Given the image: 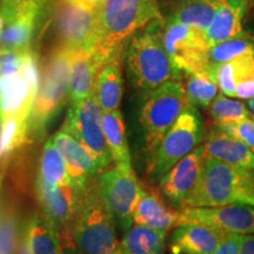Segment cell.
Segmentation results:
<instances>
[{
  "label": "cell",
  "mask_w": 254,
  "mask_h": 254,
  "mask_svg": "<svg viewBox=\"0 0 254 254\" xmlns=\"http://www.w3.org/2000/svg\"><path fill=\"white\" fill-rule=\"evenodd\" d=\"M160 19L157 0H104L97 8V26L91 52L101 66L122 56L125 41Z\"/></svg>",
  "instance_id": "1"
},
{
  "label": "cell",
  "mask_w": 254,
  "mask_h": 254,
  "mask_svg": "<svg viewBox=\"0 0 254 254\" xmlns=\"http://www.w3.org/2000/svg\"><path fill=\"white\" fill-rule=\"evenodd\" d=\"M254 206V174L206 158L201 176L182 208Z\"/></svg>",
  "instance_id": "2"
},
{
  "label": "cell",
  "mask_w": 254,
  "mask_h": 254,
  "mask_svg": "<svg viewBox=\"0 0 254 254\" xmlns=\"http://www.w3.org/2000/svg\"><path fill=\"white\" fill-rule=\"evenodd\" d=\"M114 226L98 180L93 178L81 192L71 227L73 239L85 254H116L119 245Z\"/></svg>",
  "instance_id": "3"
},
{
  "label": "cell",
  "mask_w": 254,
  "mask_h": 254,
  "mask_svg": "<svg viewBox=\"0 0 254 254\" xmlns=\"http://www.w3.org/2000/svg\"><path fill=\"white\" fill-rule=\"evenodd\" d=\"M73 51L58 45L46 56L41 67V81L28 117V133L41 136L69 97V77Z\"/></svg>",
  "instance_id": "4"
},
{
  "label": "cell",
  "mask_w": 254,
  "mask_h": 254,
  "mask_svg": "<svg viewBox=\"0 0 254 254\" xmlns=\"http://www.w3.org/2000/svg\"><path fill=\"white\" fill-rule=\"evenodd\" d=\"M189 106L186 88L180 79L165 82L160 87L148 92L139 114L148 161L166 133Z\"/></svg>",
  "instance_id": "5"
},
{
  "label": "cell",
  "mask_w": 254,
  "mask_h": 254,
  "mask_svg": "<svg viewBox=\"0 0 254 254\" xmlns=\"http://www.w3.org/2000/svg\"><path fill=\"white\" fill-rule=\"evenodd\" d=\"M127 68L133 85L147 92L180 78L165 50L163 39L152 28L132 38L127 53Z\"/></svg>",
  "instance_id": "6"
},
{
  "label": "cell",
  "mask_w": 254,
  "mask_h": 254,
  "mask_svg": "<svg viewBox=\"0 0 254 254\" xmlns=\"http://www.w3.org/2000/svg\"><path fill=\"white\" fill-rule=\"evenodd\" d=\"M202 120L195 107L190 106L166 133L148 161L147 172L153 180H160L168 171L198 147L202 139Z\"/></svg>",
  "instance_id": "7"
},
{
  "label": "cell",
  "mask_w": 254,
  "mask_h": 254,
  "mask_svg": "<svg viewBox=\"0 0 254 254\" xmlns=\"http://www.w3.org/2000/svg\"><path fill=\"white\" fill-rule=\"evenodd\" d=\"M104 112L94 94L69 107L62 131L74 136L97 159L100 170L105 171L113 158L104 131Z\"/></svg>",
  "instance_id": "8"
},
{
  "label": "cell",
  "mask_w": 254,
  "mask_h": 254,
  "mask_svg": "<svg viewBox=\"0 0 254 254\" xmlns=\"http://www.w3.org/2000/svg\"><path fill=\"white\" fill-rule=\"evenodd\" d=\"M39 63L33 50H28L21 69L0 77V123L17 117L28 119L40 85Z\"/></svg>",
  "instance_id": "9"
},
{
  "label": "cell",
  "mask_w": 254,
  "mask_h": 254,
  "mask_svg": "<svg viewBox=\"0 0 254 254\" xmlns=\"http://www.w3.org/2000/svg\"><path fill=\"white\" fill-rule=\"evenodd\" d=\"M163 44L178 72H204L208 67L209 46L205 32L170 19L165 26Z\"/></svg>",
  "instance_id": "10"
},
{
  "label": "cell",
  "mask_w": 254,
  "mask_h": 254,
  "mask_svg": "<svg viewBox=\"0 0 254 254\" xmlns=\"http://www.w3.org/2000/svg\"><path fill=\"white\" fill-rule=\"evenodd\" d=\"M97 180L114 225L125 233L134 224L133 208L141 189L134 171L132 167L114 166L100 172Z\"/></svg>",
  "instance_id": "11"
},
{
  "label": "cell",
  "mask_w": 254,
  "mask_h": 254,
  "mask_svg": "<svg viewBox=\"0 0 254 254\" xmlns=\"http://www.w3.org/2000/svg\"><path fill=\"white\" fill-rule=\"evenodd\" d=\"M199 224L225 233L254 234V206L227 205L218 207H185L179 211L178 225Z\"/></svg>",
  "instance_id": "12"
},
{
  "label": "cell",
  "mask_w": 254,
  "mask_h": 254,
  "mask_svg": "<svg viewBox=\"0 0 254 254\" xmlns=\"http://www.w3.org/2000/svg\"><path fill=\"white\" fill-rule=\"evenodd\" d=\"M56 26L59 45L71 51H91L97 26V9L84 8L71 0H59Z\"/></svg>",
  "instance_id": "13"
},
{
  "label": "cell",
  "mask_w": 254,
  "mask_h": 254,
  "mask_svg": "<svg viewBox=\"0 0 254 254\" xmlns=\"http://www.w3.org/2000/svg\"><path fill=\"white\" fill-rule=\"evenodd\" d=\"M82 190L73 185H50L40 177L37 178L36 192L43 215L58 228L60 233L71 231Z\"/></svg>",
  "instance_id": "14"
},
{
  "label": "cell",
  "mask_w": 254,
  "mask_h": 254,
  "mask_svg": "<svg viewBox=\"0 0 254 254\" xmlns=\"http://www.w3.org/2000/svg\"><path fill=\"white\" fill-rule=\"evenodd\" d=\"M205 160L204 147L198 146L159 180L161 194L173 207H182L187 195L194 189L201 176Z\"/></svg>",
  "instance_id": "15"
},
{
  "label": "cell",
  "mask_w": 254,
  "mask_h": 254,
  "mask_svg": "<svg viewBox=\"0 0 254 254\" xmlns=\"http://www.w3.org/2000/svg\"><path fill=\"white\" fill-rule=\"evenodd\" d=\"M52 140L65 160L72 185L82 190L101 172L97 159L74 136L62 129L52 136Z\"/></svg>",
  "instance_id": "16"
},
{
  "label": "cell",
  "mask_w": 254,
  "mask_h": 254,
  "mask_svg": "<svg viewBox=\"0 0 254 254\" xmlns=\"http://www.w3.org/2000/svg\"><path fill=\"white\" fill-rule=\"evenodd\" d=\"M206 158L254 174V152L251 147L224 132L218 125L208 129L202 144Z\"/></svg>",
  "instance_id": "17"
},
{
  "label": "cell",
  "mask_w": 254,
  "mask_h": 254,
  "mask_svg": "<svg viewBox=\"0 0 254 254\" xmlns=\"http://www.w3.org/2000/svg\"><path fill=\"white\" fill-rule=\"evenodd\" d=\"M226 233L199 224L178 225L168 238L172 254H214Z\"/></svg>",
  "instance_id": "18"
},
{
  "label": "cell",
  "mask_w": 254,
  "mask_h": 254,
  "mask_svg": "<svg viewBox=\"0 0 254 254\" xmlns=\"http://www.w3.org/2000/svg\"><path fill=\"white\" fill-rule=\"evenodd\" d=\"M247 0H218L211 24L205 32L209 46L243 36V18Z\"/></svg>",
  "instance_id": "19"
},
{
  "label": "cell",
  "mask_w": 254,
  "mask_h": 254,
  "mask_svg": "<svg viewBox=\"0 0 254 254\" xmlns=\"http://www.w3.org/2000/svg\"><path fill=\"white\" fill-rule=\"evenodd\" d=\"M179 212L168 207L164 199L154 190L140 189L138 200L133 208V222L167 232L177 226Z\"/></svg>",
  "instance_id": "20"
},
{
  "label": "cell",
  "mask_w": 254,
  "mask_h": 254,
  "mask_svg": "<svg viewBox=\"0 0 254 254\" xmlns=\"http://www.w3.org/2000/svg\"><path fill=\"white\" fill-rule=\"evenodd\" d=\"M103 66L91 51H73L69 77V100L78 104L94 94L95 80Z\"/></svg>",
  "instance_id": "21"
},
{
  "label": "cell",
  "mask_w": 254,
  "mask_h": 254,
  "mask_svg": "<svg viewBox=\"0 0 254 254\" xmlns=\"http://www.w3.org/2000/svg\"><path fill=\"white\" fill-rule=\"evenodd\" d=\"M94 95L104 113L118 110L123 97L120 57L112 58L101 67L95 80Z\"/></svg>",
  "instance_id": "22"
},
{
  "label": "cell",
  "mask_w": 254,
  "mask_h": 254,
  "mask_svg": "<svg viewBox=\"0 0 254 254\" xmlns=\"http://www.w3.org/2000/svg\"><path fill=\"white\" fill-rule=\"evenodd\" d=\"M166 233L145 225L133 224L124 233L119 249L127 254H165Z\"/></svg>",
  "instance_id": "23"
},
{
  "label": "cell",
  "mask_w": 254,
  "mask_h": 254,
  "mask_svg": "<svg viewBox=\"0 0 254 254\" xmlns=\"http://www.w3.org/2000/svg\"><path fill=\"white\" fill-rule=\"evenodd\" d=\"M31 254H59L62 237L55 225L44 215L34 214L25 226Z\"/></svg>",
  "instance_id": "24"
},
{
  "label": "cell",
  "mask_w": 254,
  "mask_h": 254,
  "mask_svg": "<svg viewBox=\"0 0 254 254\" xmlns=\"http://www.w3.org/2000/svg\"><path fill=\"white\" fill-rule=\"evenodd\" d=\"M104 131L106 135L107 145L112 154L113 161L117 167H132L131 155L126 141L125 125L119 110L104 113Z\"/></svg>",
  "instance_id": "25"
},
{
  "label": "cell",
  "mask_w": 254,
  "mask_h": 254,
  "mask_svg": "<svg viewBox=\"0 0 254 254\" xmlns=\"http://www.w3.org/2000/svg\"><path fill=\"white\" fill-rule=\"evenodd\" d=\"M28 119L12 118L0 123V171L6 167L15 152L28 141Z\"/></svg>",
  "instance_id": "26"
},
{
  "label": "cell",
  "mask_w": 254,
  "mask_h": 254,
  "mask_svg": "<svg viewBox=\"0 0 254 254\" xmlns=\"http://www.w3.org/2000/svg\"><path fill=\"white\" fill-rule=\"evenodd\" d=\"M39 12L40 11L27 12L6 23V27L4 28L1 40H0V46L14 51L30 50Z\"/></svg>",
  "instance_id": "27"
},
{
  "label": "cell",
  "mask_w": 254,
  "mask_h": 254,
  "mask_svg": "<svg viewBox=\"0 0 254 254\" xmlns=\"http://www.w3.org/2000/svg\"><path fill=\"white\" fill-rule=\"evenodd\" d=\"M18 207L11 200L0 202V254H14L23 234Z\"/></svg>",
  "instance_id": "28"
},
{
  "label": "cell",
  "mask_w": 254,
  "mask_h": 254,
  "mask_svg": "<svg viewBox=\"0 0 254 254\" xmlns=\"http://www.w3.org/2000/svg\"><path fill=\"white\" fill-rule=\"evenodd\" d=\"M38 177L50 185H72L65 160L56 147L52 138H50L44 146Z\"/></svg>",
  "instance_id": "29"
},
{
  "label": "cell",
  "mask_w": 254,
  "mask_h": 254,
  "mask_svg": "<svg viewBox=\"0 0 254 254\" xmlns=\"http://www.w3.org/2000/svg\"><path fill=\"white\" fill-rule=\"evenodd\" d=\"M218 0H186L178 7L171 19L206 32L211 24Z\"/></svg>",
  "instance_id": "30"
},
{
  "label": "cell",
  "mask_w": 254,
  "mask_h": 254,
  "mask_svg": "<svg viewBox=\"0 0 254 254\" xmlns=\"http://www.w3.org/2000/svg\"><path fill=\"white\" fill-rule=\"evenodd\" d=\"M185 88L190 105L193 107L208 109L218 97V85L206 71L187 73Z\"/></svg>",
  "instance_id": "31"
},
{
  "label": "cell",
  "mask_w": 254,
  "mask_h": 254,
  "mask_svg": "<svg viewBox=\"0 0 254 254\" xmlns=\"http://www.w3.org/2000/svg\"><path fill=\"white\" fill-rule=\"evenodd\" d=\"M208 114L217 125L236 124L243 120L254 119L252 111L243 101L230 99L227 95L220 94L212 101L208 107Z\"/></svg>",
  "instance_id": "32"
},
{
  "label": "cell",
  "mask_w": 254,
  "mask_h": 254,
  "mask_svg": "<svg viewBox=\"0 0 254 254\" xmlns=\"http://www.w3.org/2000/svg\"><path fill=\"white\" fill-rule=\"evenodd\" d=\"M245 56H254V45L246 37H238L211 47L208 52V66L227 63Z\"/></svg>",
  "instance_id": "33"
},
{
  "label": "cell",
  "mask_w": 254,
  "mask_h": 254,
  "mask_svg": "<svg viewBox=\"0 0 254 254\" xmlns=\"http://www.w3.org/2000/svg\"><path fill=\"white\" fill-rule=\"evenodd\" d=\"M44 0H1L0 13L5 24L31 11H40Z\"/></svg>",
  "instance_id": "34"
},
{
  "label": "cell",
  "mask_w": 254,
  "mask_h": 254,
  "mask_svg": "<svg viewBox=\"0 0 254 254\" xmlns=\"http://www.w3.org/2000/svg\"><path fill=\"white\" fill-rule=\"evenodd\" d=\"M27 51H14L0 46V77H6L20 71Z\"/></svg>",
  "instance_id": "35"
},
{
  "label": "cell",
  "mask_w": 254,
  "mask_h": 254,
  "mask_svg": "<svg viewBox=\"0 0 254 254\" xmlns=\"http://www.w3.org/2000/svg\"><path fill=\"white\" fill-rule=\"evenodd\" d=\"M218 126L227 134L244 142L249 147L254 148V119H247L236 124H226V125Z\"/></svg>",
  "instance_id": "36"
},
{
  "label": "cell",
  "mask_w": 254,
  "mask_h": 254,
  "mask_svg": "<svg viewBox=\"0 0 254 254\" xmlns=\"http://www.w3.org/2000/svg\"><path fill=\"white\" fill-rule=\"evenodd\" d=\"M243 238L240 234L226 233L214 254H239Z\"/></svg>",
  "instance_id": "37"
},
{
  "label": "cell",
  "mask_w": 254,
  "mask_h": 254,
  "mask_svg": "<svg viewBox=\"0 0 254 254\" xmlns=\"http://www.w3.org/2000/svg\"><path fill=\"white\" fill-rule=\"evenodd\" d=\"M60 237H62V251L59 254H85L75 244L71 231L62 232Z\"/></svg>",
  "instance_id": "38"
},
{
  "label": "cell",
  "mask_w": 254,
  "mask_h": 254,
  "mask_svg": "<svg viewBox=\"0 0 254 254\" xmlns=\"http://www.w3.org/2000/svg\"><path fill=\"white\" fill-rule=\"evenodd\" d=\"M236 98L239 99H253L254 98V77L239 82L236 88Z\"/></svg>",
  "instance_id": "39"
},
{
  "label": "cell",
  "mask_w": 254,
  "mask_h": 254,
  "mask_svg": "<svg viewBox=\"0 0 254 254\" xmlns=\"http://www.w3.org/2000/svg\"><path fill=\"white\" fill-rule=\"evenodd\" d=\"M239 254H254V234L244 236Z\"/></svg>",
  "instance_id": "40"
},
{
  "label": "cell",
  "mask_w": 254,
  "mask_h": 254,
  "mask_svg": "<svg viewBox=\"0 0 254 254\" xmlns=\"http://www.w3.org/2000/svg\"><path fill=\"white\" fill-rule=\"evenodd\" d=\"M14 254H31V250H30V246H28L26 230H25V227H24L23 234H21L20 237V240H19L17 251H15Z\"/></svg>",
  "instance_id": "41"
},
{
  "label": "cell",
  "mask_w": 254,
  "mask_h": 254,
  "mask_svg": "<svg viewBox=\"0 0 254 254\" xmlns=\"http://www.w3.org/2000/svg\"><path fill=\"white\" fill-rule=\"evenodd\" d=\"M71 1L81 6V7L84 8L97 9L101 4H103L104 0H71Z\"/></svg>",
  "instance_id": "42"
},
{
  "label": "cell",
  "mask_w": 254,
  "mask_h": 254,
  "mask_svg": "<svg viewBox=\"0 0 254 254\" xmlns=\"http://www.w3.org/2000/svg\"><path fill=\"white\" fill-rule=\"evenodd\" d=\"M4 18H2L1 13H0V40H1V37H2V32H4Z\"/></svg>",
  "instance_id": "43"
},
{
  "label": "cell",
  "mask_w": 254,
  "mask_h": 254,
  "mask_svg": "<svg viewBox=\"0 0 254 254\" xmlns=\"http://www.w3.org/2000/svg\"><path fill=\"white\" fill-rule=\"evenodd\" d=\"M247 106H249V109L252 111V113L254 114V98L253 99L247 100Z\"/></svg>",
  "instance_id": "44"
},
{
  "label": "cell",
  "mask_w": 254,
  "mask_h": 254,
  "mask_svg": "<svg viewBox=\"0 0 254 254\" xmlns=\"http://www.w3.org/2000/svg\"><path fill=\"white\" fill-rule=\"evenodd\" d=\"M246 38L247 39L254 41V34H246Z\"/></svg>",
  "instance_id": "45"
},
{
  "label": "cell",
  "mask_w": 254,
  "mask_h": 254,
  "mask_svg": "<svg viewBox=\"0 0 254 254\" xmlns=\"http://www.w3.org/2000/svg\"><path fill=\"white\" fill-rule=\"evenodd\" d=\"M116 254H127V253H125V252H123L122 250L119 249V246H118V250H117V252H116Z\"/></svg>",
  "instance_id": "46"
},
{
  "label": "cell",
  "mask_w": 254,
  "mask_h": 254,
  "mask_svg": "<svg viewBox=\"0 0 254 254\" xmlns=\"http://www.w3.org/2000/svg\"><path fill=\"white\" fill-rule=\"evenodd\" d=\"M252 150H253V152H254V148H252Z\"/></svg>",
  "instance_id": "47"
}]
</instances>
